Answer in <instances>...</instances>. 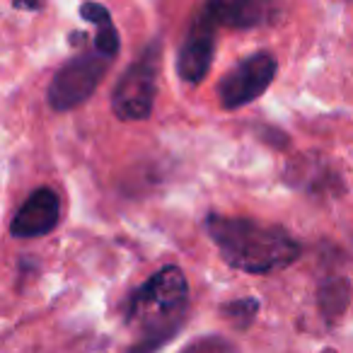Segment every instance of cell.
Returning a JSON list of instances; mask_svg holds the SVG:
<instances>
[{"label": "cell", "instance_id": "6da1fadb", "mask_svg": "<svg viewBox=\"0 0 353 353\" xmlns=\"http://www.w3.org/2000/svg\"><path fill=\"white\" fill-rule=\"evenodd\" d=\"M206 230L225 264L245 274L281 271L303 254L300 242L281 225L211 213L206 218Z\"/></svg>", "mask_w": 353, "mask_h": 353}, {"label": "cell", "instance_id": "7a4b0ae2", "mask_svg": "<svg viewBox=\"0 0 353 353\" xmlns=\"http://www.w3.org/2000/svg\"><path fill=\"white\" fill-rule=\"evenodd\" d=\"M189 307V283L179 266H165L126 300V322L138 329L128 353H155L182 327Z\"/></svg>", "mask_w": 353, "mask_h": 353}, {"label": "cell", "instance_id": "3957f363", "mask_svg": "<svg viewBox=\"0 0 353 353\" xmlns=\"http://www.w3.org/2000/svg\"><path fill=\"white\" fill-rule=\"evenodd\" d=\"M162 44L150 41L143 54L121 73L112 90V112L121 121H143L150 117L155 104L157 78H160Z\"/></svg>", "mask_w": 353, "mask_h": 353}, {"label": "cell", "instance_id": "277c9868", "mask_svg": "<svg viewBox=\"0 0 353 353\" xmlns=\"http://www.w3.org/2000/svg\"><path fill=\"white\" fill-rule=\"evenodd\" d=\"M107 70L109 59L99 54V51L73 56L51 78L49 90H46L49 107L56 109V112H70V109L80 107V104L92 97V92L99 88Z\"/></svg>", "mask_w": 353, "mask_h": 353}, {"label": "cell", "instance_id": "5b68a950", "mask_svg": "<svg viewBox=\"0 0 353 353\" xmlns=\"http://www.w3.org/2000/svg\"><path fill=\"white\" fill-rule=\"evenodd\" d=\"M276 73H279V61L269 51H256V54L245 56L221 78L216 88L218 102L228 112L247 107L269 90Z\"/></svg>", "mask_w": 353, "mask_h": 353}, {"label": "cell", "instance_id": "8992f818", "mask_svg": "<svg viewBox=\"0 0 353 353\" xmlns=\"http://www.w3.org/2000/svg\"><path fill=\"white\" fill-rule=\"evenodd\" d=\"M218 22L208 6H203L196 12V17L189 25V32L184 37L182 46H179V56H176V73L187 85H199L208 75L213 63V54H216V30Z\"/></svg>", "mask_w": 353, "mask_h": 353}, {"label": "cell", "instance_id": "52a82bcc", "mask_svg": "<svg viewBox=\"0 0 353 353\" xmlns=\"http://www.w3.org/2000/svg\"><path fill=\"white\" fill-rule=\"evenodd\" d=\"M61 221V199L54 189L41 187L34 189L25 199L17 213L10 221V235L20 240H32V237H44L59 225Z\"/></svg>", "mask_w": 353, "mask_h": 353}, {"label": "cell", "instance_id": "ba28073f", "mask_svg": "<svg viewBox=\"0 0 353 353\" xmlns=\"http://www.w3.org/2000/svg\"><path fill=\"white\" fill-rule=\"evenodd\" d=\"M208 10L213 12L218 25L232 27V30L259 27L274 17V6L252 3V0H242V3H208Z\"/></svg>", "mask_w": 353, "mask_h": 353}, {"label": "cell", "instance_id": "9c48e42d", "mask_svg": "<svg viewBox=\"0 0 353 353\" xmlns=\"http://www.w3.org/2000/svg\"><path fill=\"white\" fill-rule=\"evenodd\" d=\"M348 300H351V288L343 279H329L319 288V310L329 322H336L341 317Z\"/></svg>", "mask_w": 353, "mask_h": 353}, {"label": "cell", "instance_id": "30bf717a", "mask_svg": "<svg viewBox=\"0 0 353 353\" xmlns=\"http://www.w3.org/2000/svg\"><path fill=\"white\" fill-rule=\"evenodd\" d=\"M256 310H259V300L254 298H240V300H232L223 307V314L228 319L237 324L240 329H247L252 324V319L256 317Z\"/></svg>", "mask_w": 353, "mask_h": 353}, {"label": "cell", "instance_id": "8fae6325", "mask_svg": "<svg viewBox=\"0 0 353 353\" xmlns=\"http://www.w3.org/2000/svg\"><path fill=\"white\" fill-rule=\"evenodd\" d=\"M179 353H240V348L232 341H228L225 336H216V334H208L196 341L187 343Z\"/></svg>", "mask_w": 353, "mask_h": 353}, {"label": "cell", "instance_id": "7c38bea8", "mask_svg": "<svg viewBox=\"0 0 353 353\" xmlns=\"http://www.w3.org/2000/svg\"><path fill=\"white\" fill-rule=\"evenodd\" d=\"M121 49V39H119V32L112 22L97 27V37H94V51H99L107 59H114Z\"/></svg>", "mask_w": 353, "mask_h": 353}, {"label": "cell", "instance_id": "4fadbf2b", "mask_svg": "<svg viewBox=\"0 0 353 353\" xmlns=\"http://www.w3.org/2000/svg\"><path fill=\"white\" fill-rule=\"evenodd\" d=\"M80 15H83V20H88L90 25H94V27H102V25H107V22H112L109 10L104 6H99V3H83V6H80Z\"/></svg>", "mask_w": 353, "mask_h": 353}, {"label": "cell", "instance_id": "5bb4252c", "mask_svg": "<svg viewBox=\"0 0 353 353\" xmlns=\"http://www.w3.org/2000/svg\"><path fill=\"white\" fill-rule=\"evenodd\" d=\"M12 8H15V10H41V3H12Z\"/></svg>", "mask_w": 353, "mask_h": 353}, {"label": "cell", "instance_id": "9a60e30c", "mask_svg": "<svg viewBox=\"0 0 353 353\" xmlns=\"http://www.w3.org/2000/svg\"><path fill=\"white\" fill-rule=\"evenodd\" d=\"M322 353H336V351H334V348H324Z\"/></svg>", "mask_w": 353, "mask_h": 353}]
</instances>
